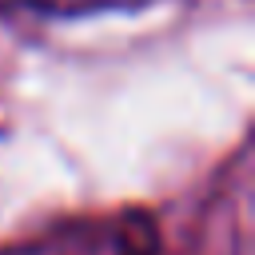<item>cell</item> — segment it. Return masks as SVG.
<instances>
[{
  "label": "cell",
  "instance_id": "2",
  "mask_svg": "<svg viewBox=\"0 0 255 255\" xmlns=\"http://www.w3.org/2000/svg\"><path fill=\"white\" fill-rule=\"evenodd\" d=\"M151 251H155V247H151V235H143V247H139V243H128V247H124V255H151Z\"/></svg>",
  "mask_w": 255,
  "mask_h": 255
},
{
  "label": "cell",
  "instance_id": "1",
  "mask_svg": "<svg viewBox=\"0 0 255 255\" xmlns=\"http://www.w3.org/2000/svg\"><path fill=\"white\" fill-rule=\"evenodd\" d=\"M128 4H147V0H0V8H32L48 16H88L104 8H128Z\"/></svg>",
  "mask_w": 255,
  "mask_h": 255
}]
</instances>
